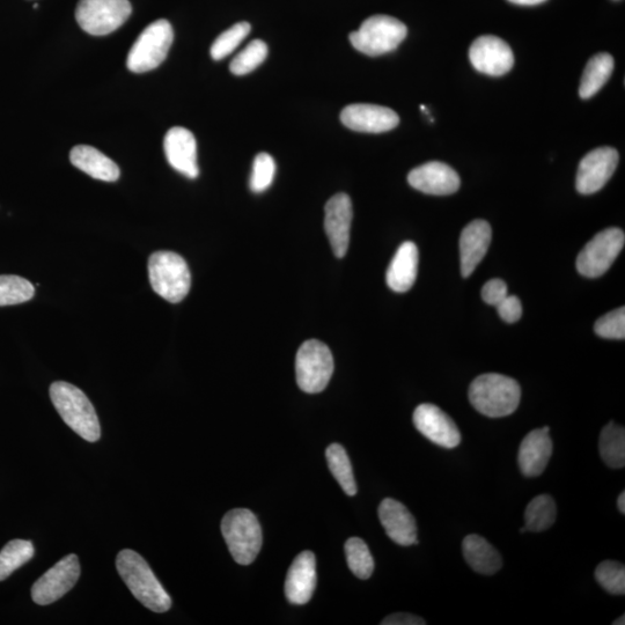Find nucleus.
I'll return each instance as SVG.
<instances>
[{
  "instance_id": "1",
  "label": "nucleus",
  "mask_w": 625,
  "mask_h": 625,
  "mask_svg": "<svg viewBox=\"0 0 625 625\" xmlns=\"http://www.w3.org/2000/svg\"><path fill=\"white\" fill-rule=\"evenodd\" d=\"M116 568L134 597L154 613H166L172 599L150 565L134 550L124 549L116 558Z\"/></svg>"
},
{
  "instance_id": "2",
  "label": "nucleus",
  "mask_w": 625,
  "mask_h": 625,
  "mask_svg": "<svg viewBox=\"0 0 625 625\" xmlns=\"http://www.w3.org/2000/svg\"><path fill=\"white\" fill-rule=\"evenodd\" d=\"M521 388L517 380L498 373L477 377L469 387V401L480 414L490 418L510 416L519 407Z\"/></svg>"
},
{
  "instance_id": "3",
  "label": "nucleus",
  "mask_w": 625,
  "mask_h": 625,
  "mask_svg": "<svg viewBox=\"0 0 625 625\" xmlns=\"http://www.w3.org/2000/svg\"><path fill=\"white\" fill-rule=\"evenodd\" d=\"M50 399L57 413L70 429L90 443L101 437V426L97 411L82 389L57 381L50 386Z\"/></svg>"
},
{
  "instance_id": "4",
  "label": "nucleus",
  "mask_w": 625,
  "mask_h": 625,
  "mask_svg": "<svg viewBox=\"0 0 625 625\" xmlns=\"http://www.w3.org/2000/svg\"><path fill=\"white\" fill-rule=\"evenodd\" d=\"M222 533L234 561L249 565L259 555L263 543L262 528L255 514L247 509H234L225 514Z\"/></svg>"
},
{
  "instance_id": "5",
  "label": "nucleus",
  "mask_w": 625,
  "mask_h": 625,
  "mask_svg": "<svg viewBox=\"0 0 625 625\" xmlns=\"http://www.w3.org/2000/svg\"><path fill=\"white\" fill-rule=\"evenodd\" d=\"M149 278L153 291L172 304L185 299L191 288L188 264L173 252H157L150 256Z\"/></svg>"
},
{
  "instance_id": "6",
  "label": "nucleus",
  "mask_w": 625,
  "mask_h": 625,
  "mask_svg": "<svg viewBox=\"0 0 625 625\" xmlns=\"http://www.w3.org/2000/svg\"><path fill=\"white\" fill-rule=\"evenodd\" d=\"M407 34L408 29L402 21L378 14L366 19L349 38L360 53L375 57L392 53L407 38Z\"/></svg>"
},
{
  "instance_id": "7",
  "label": "nucleus",
  "mask_w": 625,
  "mask_h": 625,
  "mask_svg": "<svg viewBox=\"0 0 625 625\" xmlns=\"http://www.w3.org/2000/svg\"><path fill=\"white\" fill-rule=\"evenodd\" d=\"M174 40L169 21L160 19L147 26L132 46L127 58L131 72L144 73L157 69L166 60Z\"/></svg>"
},
{
  "instance_id": "8",
  "label": "nucleus",
  "mask_w": 625,
  "mask_h": 625,
  "mask_svg": "<svg viewBox=\"0 0 625 625\" xmlns=\"http://www.w3.org/2000/svg\"><path fill=\"white\" fill-rule=\"evenodd\" d=\"M334 373L332 351L318 340L306 341L296 358L297 382L301 391L318 394L325 391Z\"/></svg>"
},
{
  "instance_id": "9",
  "label": "nucleus",
  "mask_w": 625,
  "mask_h": 625,
  "mask_svg": "<svg viewBox=\"0 0 625 625\" xmlns=\"http://www.w3.org/2000/svg\"><path fill=\"white\" fill-rule=\"evenodd\" d=\"M131 12L129 0H80L76 19L86 33L105 36L123 26Z\"/></svg>"
},
{
  "instance_id": "10",
  "label": "nucleus",
  "mask_w": 625,
  "mask_h": 625,
  "mask_svg": "<svg viewBox=\"0 0 625 625\" xmlns=\"http://www.w3.org/2000/svg\"><path fill=\"white\" fill-rule=\"evenodd\" d=\"M624 244V232L616 227L598 233L577 257L579 274L587 278L604 276L621 254Z\"/></svg>"
},
{
  "instance_id": "11",
  "label": "nucleus",
  "mask_w": 625,
  "mask_h": 625,
  "mask_svg": "<svg viewBox=\"0 0 625 625\" xmlns=\"http://www.w3.org/2000/svg\"><path fill=\"white\" fill-rule=\"evenodd\" d=\"M79 577L78 557L75 554L65 556L33 585L32 599L40 606L54 604L72 590Z\"/></svg>"
},
{
  "instance_id": "12",
  "label": "nucleus",
  "mask_w": 625,
  "mask_h": 625,
  "mask_svg": "<svg viewBox=\"0 0 625 625\" xmlns=\"http://www.w3.org/2000/svg\"><path fill=\"white\" fill-rule=\"evenodd\" d=\"M619 152L613 147H599L587 154L577 173L576 187L578 193L592 195L606 186L619 165Z\"/></svg>"
},
{
  "instance_id": "13",
  "label": "nucleus",
  "mask_w": 625,
  "mask_h": 625,
  "mask_svg": "<svg viewBox=\"0 0 625 625\" xmlns=\"http://www.w3.org/2000/svg\"><path fill=\"white\" fill-rule=\"evenodd\" d=\"M415 428L425 438L440 447H458L461 443V432L453 419L435 404L424 403L414 413Z\"/></svg>"
},
{
  "instance_id": "14",
  "label": "nucleus",
  "mask_w": 625,
  "mask_h": 625,
  "mask_svg": "<svg viewBox=\"0 0 625 625\" xmlns=\"http://www.w3.org/2000/svg\"><path fill=\"white\" fill-rule=\"evenodd\" d=\"M469 58L477 71L494 77L506 75L514 65L509 44L492 35L476 39L470 47Z\"/></svg>"
},
{
  "instance_id": "15",
  "label": "nucleus",
  "mask_w": 625,
  "mask_h": 625,
  "mask_svg": "<svg viewBox=\"0 0 625 625\" xmlns=\"http://www.w3.org/2000/svg\"><path fill=\"white\" fill-rule=\"evenodd\" d=\"M341 121L345 127L354 131L381 134L395 129L400 123V117L391 108L356 104L342 110Z\"/></svg>"
},
{
  "instance_id": "16",
  "label": "nucleus",
  "mask_w": 625,
  "mask_h": 625,
  "mask_svg": "<svg viewBox=\"0 0 625 625\" xmlns=\"http://www.w3.org/2000/svg\"><path fill=\"white\" fill-rule=\"evenodd\" d=\"M325 229L333 252L342 259L348 253L352 223V202L347 194H337L326 204Z\"/></svg>"
},
{
  "instance_id": "17",
  "label": "nucleus",
  "mask_w": 625,
  "mask_h": 625,
  "mask_svg": "<svg viewBox=\"0 0 625 625\" xmlns=\"http://www.w3.org/2000/svg\"><path fill=\"white\" fill-rule=\"evenodd\" d=\"M409 185L424 194L446 196L457 193L460 176L454 169L439 161L419 166L408 175Z\"/></svg>"
},
{
  "instance_id": "18",
  "label": "nucleus",
  "mask_w": 625,
  "mask_h": 625,
  "mask_svg": "<svg viewBox=\"0 0 625 625\" xmlns=\"http://www.w3.org/2000/svg\"><path fill=\"white\" fill-rule=\"evenodd\" d=\"M164 150L169 165L175 171L187 176L188 179H196L200 175L197 165V143L188 129L175 127L169 130L165 136Z\"/></svg>"
},
{
  "instance_id": "19",
  "label": "nucleus",
  "mask_w": 625,
  "mask_h": 625,
  "mask_svg": "<svg viewBox=\"0 0 625 625\" xmlns=\"http://www.w3.org/2000/svg\"><path fill=\"white\" fill-rule=\"evenodd\" d=\"M379 519L388 538L402 547L417 544V525L413 514L399 500L386 498L379 506Z\"/></svg>"
},
{
  "instance_id": "20",
  "label": "nucleus",
  "mask_w": 625,
  "mask_h": 625,
  "mask_svg": "<svg viewBox=\"0 0 625 625\" xmlns=\"http://www.w3.org/2000/svg\"><path fill=\"white\" fill-rule=\"evenodd\" d=\"M316 587V561L312 551L299 554L285 580V597L292 605L310 602Z\"/></svg>"
},
{
  "instance_id": "21",
  "label": "nucleus",
  "mask_w": 625,
  "mask_h": 625,
  "mask_svg": "<svg viewBox=\"0 0 625 625\" xmlns=\"http://www.w3.org/2000/svg\"><path fill=\"white\" fill-rule=\"evenodd\" d=\"M492 230L488 222L476 219L463 229L460 237L461 274L463 277L473 272L487 255L491 244Z\"/></svg>"
},
{
  "instance_id": "22",
  "label": "nucleus",
  "mask_w": 625,
  "mask_h": 625,
  "mask_svg": "<svg viewBox=\"0 0 625 625\" xmlns=\"http://www.w3.org/2000/svg\"><path fill=\"white\" fill-rule=\"evenodd\" d=\"M553 448L549 432L539 429L528 433L519 448L518 462L521 473L526 477L540 476L548 466Z\"/></svg>"
},
{
  "instance_id": "23",
  "label": "nucleus",
  "mask_w": 625,
  "mask_h": 625,
  "mask_svg": "<svg viewBox=\"0 0 625 625\" xmlns=\"http://www.w3.org/2000/svg\"><path fill=\"white\" fill-rule=\"evenodd\" d=\"M418 261V248L414 242H403L387 270L386 281L389 289L404 293L413 288L417 278Z\"/></svg>"
},
{
  "instance_id": "24",
  "label": "nucleus",
  "mask_w": 625,
  "mask_h": 625,
  "mask_svg": "<svg viewBox=\"0 0 625 625\" xmlns=\"http://www.w3.org/2000/svg\"><path fill=\"white\" fill-rule=\"evenodd\" d=\"M70 160L73 166L93 179L105 182H115L120 179L119 166L95 147L88 145L73 147Z\"/></svg>"
},
{
  "instance_id": "25",
  "label": "nucleus",
  "mask_w": 625,
  "mask_h": 625,
  "mask_svg": "<svg viewBox=\"0 0 625 625\" xmlns=\"http://www.w3.org/2000/svg\"><path fill=\"white\" fill-rule=\"evenodd\" d=\"M462 553L470 568L481 575L492 576L502 569V556L480 535L466 536L462 542Z\"/></svg>"
},
{
  "instance_id": "26",
  "label": "nucleus",
  "mask_w": 625,
  "mask_h": 625,
  "mask_svg": "<svg viewBox=\"0 0 625 625\" xmlns=\"http://www.w3.org/2000/svg\"><path fill=\"white\" fill-rule=\"evenodd\" d=\"M614 70V58L607 53H601L591 58L586 65L579 95L582 99L593 98L608 82Z\"/></svg>"
},
{
  "instance_id": "27",
  "label": "nucleus",
  "mask_w": 625,
  "mask_h": 625,
  "mask_svg": "<svg viewBox=\"0 0 625 625\" xmlns=\"http://www.w3.org/2000/svg\"><path fill=\"white\" fill-rule=\"evenodd\" d=\"M599 450L601 459L613 469L625 466V430L623 426L609 423L601 431Z\"/></svg>"
},
{
  "instance_id": "28",
  "label": "nucleus",
  "mask_w": 625,
  "mask_h": 625,
  "mask_svg": "<svg viewBox=\"0 0 625 625\" xmlns=\"http://www.w3.org/2000/svg\"><path fill=\"white\" fill-rule=\"evenodd\" d=\"M556 517L557 509L553 497L549 495L535 497L525 512L526 531L534 533L547 531L555 524Z\"/></svg>"
},
{
  "instance_id": "29",
  "label": "nucleus",
  "mask_w": 625,
  "mask_h": 625,
  "mask_svg": "<svg viewBox=\"0 0 625 625\" xmlns=\"http://www.w3.org/2000/svg\"><path fill=\"white\" fill-rule=\"evenodd\" d=\"M326 458L330 472L348 496L357 494V484L347 452L340 444H332L327 448Z\"/></svg>"
},
{
  "instance_id": "30",
  "label": "nucleus",
  "mask_w": 625,
  "mask_h": 625,
  "mask_svg": "<svg viewBox=\"0 0 625 625\" xmlns=\"http://www.w3.org/2000/svg\"><path fill=\"white\" fill-rule=\"evenodd\" d=\"M34 553L35 549L31 541L13 540L7 543L0 551V582L31 561Z\"/></svg>"
},
{
  "instance_id": "31",
  "label": "nucleus",
  "mask_w": 625,
  "mask_h": 625,
  "mask_svg": "<svg viewBox=\"0 0 625 625\" xmlns=\"http://www.w3.org/2000/svg\"><path fill=\"white\" fill-rule=\"evenodd\" d=\"M345 556L349 569L359 579H369L373 575L374 561L369 547L359 538H351L345 543Z\"/></svg>"
},
{
  "instance_id": "32",
  "label": "nucleus",
  "mask_w": 625,
  "mask_h": 625,
  "mask_svg": "<svg viewBox=\"0 0 625 625\" xmlns=\"http://www.w3.org/2000/svg\"><path fill=\"white\" fill-rule=\"evenodd\" d=\"M34 294V285L27 279L16 275L0 276V306L27 303Z\"/></svg>"
},
{
  "instance_id": "33",
  "label": "nucleus",
  "mask_w": 625,
  "mask_h": 625,
  "mask_svg": "<svg viewBox=\"0 0 625 625\" xmlns=\"http://www.w3.org/2000/svg\"><path fill=\"white\" fill-rule=\"evenodd\" d=\"M268 46L262 40H254L234 58L230 70L235 76H245L266 61Z\"/></svg>"
},
{
  "instance_id": "34",
  "label": "nucleus",
  "mask_w": 625,
  "mask_h": 625,
  "mask_svg": "<svg viewBox=\"0 0 625 625\" xmlns=\"http://www.w3.org/2000/svg\"><path fill=\"white\" fill-rule=\"evenodd\" d=\"M250 25L248 22H238L223 34H220L210 49L213 60L222 61L225 57L231 55L237 49L241 42L244 41L250 33Z\"/></svg>"
},
{
  "instance_id": "35",
  "label": "nucleus",
  "mask_w": 625,
  "mask_h": 625,
  "mask_svg": "<svg viewBox=\"0 0 625 625\" xmlns=\"http://www.w3.org/2000/svg\"><path fill=\"white\" fill-rule=\"evenodd\" d=\"M595 579L609 594H625V568L620 562L605 561L595 570Z\"/></svg>"
},
{
  "instance_id": "36",
  "label": "nucleus",
  "mask_w": 625,
  "mask_h": 625,
  "mask_svg": "<svg viewBox=\"0 0 625 625\" xmlns=\"http://www.w3.org/2000/svg\"><path fill=\"white\" fill-rule=\"evenodd\" d=\"M276 164L274 158L268 153H260L254 159L252 176L249 187L253 193L260 194L266 191L274 182Z\"/></svg>"
},
{
  "instance_id": "37",
  "label": "nucleus",
  "mask_w": 625,
  "mask_h": 625,
  "mask_svg": "<svg viewBox=\"0 0 625 625\" xmlns=\"http://www.w3.org/2000/svg\"><path fill=\"white\" fill-rule=\"evenodd\" d=\"M594 332L607 340H624L625 337V308H617L595 322Z\"/></svg>"
},
{
  "instance_id": "38",
  "label": "nucleus",
  "mask_w": 625,
  "mask_h": 625,
  "mask_svg": "<svg viewBox=\"0 0 625 625\" xmlns=\"http://www.w3.org/2000/svg\"><path fill=\"white\" fill-rule=\"evenodd\" d=\"M509 292H507V285L502 279H491L488 283H485L482 289V299L491 306H497L500 301H503Z\"/></svg>"
},
{
  "instance_id": "39",
  "label": "nucleus",
  "mask_w": 625,
  "mask_h": 625,
  "mask_svg": "<svg viewBox=\"0 0 625 625\" xmlns=\"http://www.w3.org/2000/svg\"><path fill=\"white\" fill-rule=\"evenodd\" d=\"M500 318L507 323H514L521 319V301L516 296H507L496 306Z\"/></svg>"
},
{
  "instance_id": "40",
  "label": "nucleus",
  "mask_w": 625,
  "mask_h": 625,
  "mask_svg": "<svg viewBox=\"0 0 625 625\" xmlns=\"http://www.w3.org/2000/svg\"><path fill=\"white\" fill-rule=\"evenodd\" d=\"M382 625H424L426 622L422 619V617H418L413 614L408 613H397L393 615H389L386 617L384 621L381 622Z\"/></svg>"
},
{
  "instance_id": "41",
  "label": "nucleus",
  "mask_w": 625,
  "mask_h": 625,
  "mask_svg": "<svg viewBox=\"0 0 625 625\" xmlns=\"http://www.w3.org/2000/svg\"><path fill=\"white\" fill-rule=\"evenodd\" d=\"M509 2L522 6H533L542 4L546 2V0H509Z\"/></svg>"
},
{
  "instance_id": "42",
  "label": "nucleus",
  "mask_w": 625,
  "mask_h": 625,
  "mask_svg": "<svg viewBox=\"0 0 625 625\" xmlns=\"http://www.w3.org/2000/svg\"><path fill=\"white\" fill-rule=\"evenodd\" d=\"M617 506H619V510L622 514H625V494L624 492H622V494L619 497V500H617Z\"/></svg>"
},
{
  "instance_id": "43",
  "label": "nucleus",
  "mask_w": 625,
  "mask_h": 625,
  "mask_svg": "<svg viewBox=\"0 0 625 625\" xmlns=\"http://www.w3.org/2000/svg\"><path fill=\"white\" fill-rule=\"evenodd\" d=\"M613 624H614V625H624V624H625V616L623 615V616L621 617V619H619V620L615 621Z\"/></svg>"
}]
</instances>
